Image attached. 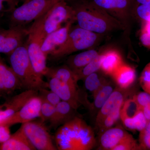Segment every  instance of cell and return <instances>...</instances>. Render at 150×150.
Here are the masks:
<instances>
[{
    "label": "cell",
    "instance_id": "obj_29",
    "mask_svg": "<svg viewBox=\"0 0 150 150\" xmlns=\"http://www.w3.org/2000/svg\"><path fill=\"white\" fill-rule=\"evenodd\" d=\"M40 99L41 100V103L39 117L42 122L49 121L54 115L56 109V106H54L44 100L41 99V98Z\"/></svg>",
    "mask_w": 150,
    "mask_h": 150
},
{
    "label": "cell",
    "instance_id": "obj_12",
    "mask_svg": "<svg viewBox=\"0 0 150 150\" xmlns=\"http://www.w3.org/2000/svg\"><path fill=\"white\" fill-rule=\"evenodd\" d=\"M41 100L38 95L33 97L17 112L6 118L0 124L10 127L17 123L22 124L39 117Z\"/></svg>",
    "mask_w": 150,
    "mask_h": 150
},
{
    "label": "cell",
    "instance_id": "obj_17",
    "mask_svg": "<svg viewBox=\"0 0 150 150\" xmlns=\"http://www.w3.org/2000/svg\"><path fill=\"white\" fill-rule=\"evenodd\" d=\"M111 76L118 87L125 90L134 83L137 75L134 67L123 63Z\"/></svg>",
    "mask_w": 150,
    "mask_h": 150
},
{
    "label": "cell",
    "instance_id": "obj_24",
    "mask_svg": "<svg viewBox=\"0 0 150 150\" xmlns=\"http://www.w3.org/2000/svg\"><path fill=\"white\" fill-rule=\"evenodd\" d=\"M131 13L141 23L150 21V0H132Z\"/></svg>",
    "mask_w": 150,
    "mask_h": 150
},
{
    "label": "cell",
    "instance_id": "obj_33",
    "mask_svg": "<svg viewBox=\"0 0 150 150\" xmlns=\"http://www.w3.org/2000/svg\"><path fill=\"white\" fill-rule=\"evenodd\" d=\"M38 92H39V94H38V96L40 98L46 100L54 106H56L58 103L62 101L60 97L51 90H48L46 88H42Z\"/></svg>",
    "mask_w": 150,
    "mask_h": 150
},
{
    "label": "cell",
    "instance_id": "obj_18",
    "mask_svg": "<svg viewBox=\"0 0 150 150\" xmlns=\"http://www.w3.org/2000/svg\"><path fill=\"white\" fill-rule=\"evenodd\" d=\"M76 110L69 103L62 100L56 105L54 115L49 121L51 128L56 129L74 118Z\"/></svg>",
    "mask_w": 150,
    "mask_h": 150
},
{
    "label": "cell",
    "instance_id": "obj_5",
    "mask_svg": "<svg viewBox=\"0 0 150 150\" xmlns=\"http://www.w3.org/2000/svg\"><path fill=\"white\" fill-rule=\"evenodd\" d=\"M103 35L83 29L78 25L72 26L66 42L49 56L52 60L56 61L75 52L92 48L100 41Z\"/></svg>",
    "mask_w": 150,
    "mask_h": 150
},
{
    "label": "cell",
    "instance_id": "obj_6",
    "mask_svg": "<svg viewBox=\"0 0 150 150\" xmlns=\"http://www.w3.org/2000/svg\"><path fill=\"white\" fill-rule=\"evenodd\" d=\"M69 0H25L10 13L9 27L25 25L39 18L59 2Z\"/></svg>",
    "mask_w": 150,
    "mask_h": 150
},
{
    "label": "cell",
    "instance_id": "obj_10",
    "mask_svg": "<svg viewBox=\"0 0 150 150\" xmlns=\"http://www.w3.org/2000/svg\"><path fill=\"white\" fill-rule=\"evenodd\" d=\"M28 34L25 26H12L7 29L0 28V54L9 55L25 43Z\"/></svg>",
    "mask_w": 150,
    "mask_h": 150
},
{
    "label": "cell",
    "instance_id": "obj_1",
    "mask_svg": "<svg viewBox=\"0 0 150 150\" xmlns=\"http://www.w3.org/2000/svg\"><path fill=\"white\" fill-rule=\"evenodd\" d=\"M69 2L74 11L77 25L83 29L102 35L125 30L118 20L89 0H69Z\"/></svg>",
    "mask_w": 150,
    "mask_h": 150
},
{
    "label": "cell",
    "instance_id": "obj_20",
    "mask_svg": "<svg viewBox=\"0 0 150 150\" xmlns=\"http://www.w3.org/2000/svg\"><path fill=\"white\" fill-rule=\"evenodd\" d=\"M38 94V91L33 90H25V91L12 97L8 100L0 108L7 110L12 115L23 107L28 101Z\"/></svg>",
    "mask_w": 150,
    "mask_h": 150
},
{
    "label": "cell",
    "instance_id": "obj_26",
    "mask_svg": "<svg viewBox=\"0 0 150 150\" xmlns=\"http://www.w3.org/2000/svg\"><path fill=\"white\" fill-rule=\"evenodd\" d=\"M103 54H99L90 63L81 69L76 72V74L78 81L84 80L85 78L100 69Z\"/></svg>",
    "mask_w": 150,
    "mask_h": 150
},
{
    "label": "cell",
    "instance_id": "obj_28",
    "mask_svg": "<svg viewBox=\"0 0 150 150\" xmlns=\"http://www.w3.org/2000/svg\"><path fill=\"white\" fill-rule=\"evenodd\" d=\"M121 108L122 106L116 108L103 119L98 128L101 133L107 129L113 127L120 118Z\"/></svg>",
    "mask_w": 150,
    "mask_h": 150
},
{
    "label": "cell",
    "instance_id": "obj_21",
    "mask_svg": "<svg viewBox=\"0 0 150 150\" xmlns=\"http://www.w3.org/2000/svg\"><path fill=\"white\" fill-rule=\"evenodd\" d=\"M99 54L98 51L93 48L87 49L70 56L67 59V65L75 72L86 67Z\"/></svg>",
    "mask_w": 150,
    "mask_h": 150
},
{
    "label": "cell",
    "instance_id": "obj_39",
    "mask_svg": "<svg viewBox=\"0 0 150 150\" xmlns=\"http://www.w3.org/2000/svg\"><path fill=\"white\" fill-rule=\"evenodd\" d=\"M4 14H0V19L2 17Z\"/></svg>",
    "mask_w": 150,
    "mask_h": 150
},
{
    "label": "cell",
    "instance_id": "obj_30",
    "mask_svg": "<svg viewBox=\"0 0 150 150\" xmlns=\"http://www.w3.org/2000/svg\"><path fill=\"white\" fill-rule=\"evenodd\" d=\"M139 132V144L141 150H150V120Z\"/></svg>",
    "mask_w": 150,
    "mask_h": 150
},
{
    "label": "cell",
    "instance_id": "obj_14",
    "mask_svg": "<svg viewBox=\"0 0 150 150\" xmlns=\"http://www.w3.org/2000/svg\"><path fill=\"white\" fill-rule=\"evenodd\" d=\"M22 84L12 68L0 55V96L23 88Z\"/></svg>",
    "mask_w": 150,
    "mask_h": 150
},
{
    "label": "cell",
    "instance_id": "obj_2",
    "mask_svg": "<svg viewBox=\"0 0 150 150\" xmlns=\"http://www.w3.org/2000/svg\"><path fill=\"white\" fill-rule=\"evenodd\" d=\"M55 141L59 150H91L96 143L91 127L77 116L60 126L55 134Z\"/></svg>",
    "mask_w": 150,
    "mask_h": 150
},
{
    "label": "cell",
    "instance_id": "obj_23",
    "mask_svg": "<svg viewBox=\"0 0 150 150\" xmlns=\"http://www.w3.org/2000/svg\"><path fill=\"white\" fill-rule=\"evenodd\" d=\"M45 76L49 79L57 78L65 82L78 85V80L76 74L67 65L58 67H48Z\"/></svg>",
    "mask_w": 150,
    "mask_h": 150
},
{
    "label": "cell",
    "instance_id": "obj_31",
    "mask_svg": "<svg viewBox=\"0 0 150 150\" xmlns=\"http://www.w3.org/2000/svg\"><path fill=\"white\" fill-rule=\"evenodd\" d=\"M112 150H141L139 143L130 135Z\"/></svg>",
    "mask_w": 150,
    "mask_h": 150
},
{
    "label": "cell",
    "instance_id": "obj_38",
    "mask_svg": "<svg viewBox=\"0 0 150 150\" xmlns=\"http://www.w3.org/2000/svg\"><path fill=\"white\" fill-rule=\"evenodd\" d=\"M142 110L144 115L148 121L150 120V104L142 108Z\"/></svg>",
    "mask_w": 150,
    "mask_h": 150
},
{
    "label": "cell",
    "instance_id": "obj_35",
    "mask_svg": "<svg viewBox=\"0 0 150 150\" xmlns=\"http://www.w3.org/2000/svg\"><path fill=\"white\" fill-rule=\"evenodd\" d=\"M20 0H0V14L13 11L18 6Z\"/></svg>",
    "mask_w": 150,
    "mask_h": 150
},
{
    "label": "cell",
    "instance_id": "obj_11",
    "mask_svg": "<svg viewBox=\"0 0 150 150\" xmlns=\"http://www.w3.org/2000/svg\"><path fill=\"white\" fill-rule=\"evenodd\" d=\"M48 88L54 91L62 100L69 103L77 110L82 104V98L78 85L65 82L56 78L49 79Z\"/></svg>",
    "mask_w": 150,
    "mask_h": 150
},
{
    "label": "cell",
    "instance_id": "obj_34",
    "mask_svg": "<svg viewBox=\"0 0 150 150\" xmlns=\"http://www.w3.org/2000/svg\"><path fill=\"white\" fill-rule=\"evenodd\" d=\"M139 82L144 91L150 94V62L145 66L142 71Z\"/></svg>",
    "mask_w": 150,
    "mask_h": 150
},
{
    "label": "cell",
    "instance_id": "obj_9",
    "mask_svg": "<svg viewBox=\"0 0 150 150\" xmlns=\"http://www.w3.org/2000/svg\"><path fill=\"white\" fill-rule=\"evenodd\" d=\"M118 20L125 27L130 28L132 19L131 13L132 0H89Z\"/></svg>",
    "mask_w": 150,
    "mask_h": 150
},
{
    "label": "cell",
    "instance_id": "obj_3",
    "mask_svg": "<svg viewBox=\"0 0 150 150\" xmlns=\"http://www.w3.org/2000/svg\"><path fill=\"white\" fill-rule=\"evenodd\" d=\"M11 67L26 90L38 91L48 88V82L38 74L32 64L28 53L25 42L8 55Z\"/></svg>",
    "mask_w": 150,
    "mask_h": 150
},
{
    "label": "cell",
    "instance_id": "obj_36",
    "mask_svg": "<svg viewBox=\"0 0 150 150\" xmlns=\"http://www.w3.org/2000/svg\"><path fill=\"white\" fill-rule=\"evenodd\" d=\"M133 99L140 109L150 104V94L144 91L134 96Z\"/></svg>",
    "mask_w": 150,
    "mask_h": 150
},
{
    "label": "cell",
    "instance_id": "obj_37",
    "mask_svg": "<svg viewBox=\"0 0 150 150\" xmlns=\"http://www.w3.org/2000/svg\"><path fill=\"white\" fill-rule=\"evenodd\" d=\"M9 128L8 126H0V143L6 142L11 137Z\"/></svg>",
    "mask_w": 150,
    "mask_h": 150
},
{
    "label": "cell",
    "instance_id": "obj_19",
    "mask_svg": "<svg viewBox=\"0 0 150 150\" xmlns=\"http://www.w3.org/2000/svg\"><path fill=\"white\" fill-rule=\"evenodd\" d=\"M20 128L8 139L0 143V150H35Z\"/></svg>",
    "mask_w": 150,
    "mask_h": 150
},
{
    "label": "cell",
    "instance_id": "obj_22",
    "mask_svg": "<svg viewBox=\"0 0 150 150\" xmlns=\"http://www.w3.org/2000/svg\"><path fill=\"white\" fill-rule=\"evenodd\" d=\"M103 54L100 69L105 74L111 76L123 64L122 56L115 50L105 51Z\"/></svg>",
    "mask_w": 150,
    "mask_h": 150
},
{
    "label": "cell",
    "instance_id": "obj_4",
    "mask_svg": "<svg viewBox=\"0 0 150 150\" xmlns=\"http://www.w3.org/2000/svg\"><path fill=\"white\" fill-rule=\"evenodd\" d=\"M70 21L76 22L75 12L69 1L57 3L31 25L37 30L43 40Z\"/></svg>",
    "mask_w": 150,
    "mask_h": 150
},
{
    "label": "cell",
    "instance_id": "obj_16",
    "mask_svg": "<svg viewBox=\"0 0 150 150\" xmlns=\"http://www.w3.org/2000/svg\"><path fill=\"white\" fill-rule=\"evenodd\" d=\"M130 135L120 126L111 127L102 133L100 139V148L102 150H112Z\"/></svg>",
    "mask_w": 150,
    "mask_h": 150
},
{
    "label": "cell",
    "instance_id": "obj_32",
    "mask_svg": "<svg viewBox=\"0 0 150 150\" xmlns=\"http://www.w3.org/2000/svg\"><path fill=\"white\" fill-rule=\"evenodd\" d=\"M139 40L143 46L150 49V21L142 23Z\"/></svg>",
    "mask_w": 150,
    "mask_h": 150
},
{
    "label": "cell",
    "instance_id": "obj_27",
    "mask_svg": "<svg viewBox=\"0 0 150 150\" xmlns=\"http://www.w3.org/2000/svg\"><path fill=\"white\" fill-rule=\"evenodd\" d=\"M86 88L94 95L104 83L106 79L97 72L89 75L84 80Z\"/></svg>",
    "mask_w": 150,
    "mask_h": 150
},
{
    "label": "cell",
    "instance_id": "obj_25",
    "mask_svg": "<svg viewBox=\"0 0 150 150\" xmlns=\"http://www.w3.org/2000/svg\"><path fill=\"white\" fill-rule=\"evenodd\" d=\"M115 88L113 84L106 80L99 90L93 96V102L89 105L91 110H97L98 112Z\"/></svg>",
    "mask_w": 150,
    "mask_h": 150
},
{
    "label": "cell",
    "instance_id": "obj_15",
    "mask_svg": "<svg viewBox=\"0 0 150 150\" xmlns=\"http://www.w3.org/2000/svg\"><path fill=\"white\" fill-rule=\"evenodd\" d=\"M124 90L119 87L115 88L109 98L98 110L96 120V126L97 129L107 115L118 108L122 106L126 96Z\"/></svg>",
    "mask_w": 150,
    "mask_h": 150
},
{
    "label": "cell",
    "instance_id": "obj_13",
    "mask_svg": "<svg viewBox=\"0 0 150 150\" xmlns=\"http://www.w3.org/2000/svg\"><path fill=\"white\" fill-rule=\"evenodd\" d=\"M74 21H70L64 26L47 35L43 40L41 50L45 56H48L66 42Z\"/></svg>",
    "mask_w": 150,
    "mask_h": 150
},
{
    "label": "cell",
    "instance_id": "obj_8",
    "mask_svg": "<svg viewBox=\"0 0 150 150\" xmlns=\"http://www.w3.org/2000/svg\"><path fill=\"white\" fill-rule=\"evenodd\" d=\"M43 40L37 30L30 27L28 28V36L25 41L28 56L35 71L42 77L45 76L48 69L47 57L41 50Z\"/></svg>",
    "mask_w": 150,
    "mask_h": 150
},
{
    "label": "cell",
    "instance_id": "obj_7",
    "mask_svg": "<svg viewBox=\"0 0 150 150\" xmlns=\"http://www.w3.org/2000/svg\"><path fill=\"white\" fill-rule=\"evenodd\" d=\"M43 123L32 120L23 123L20 128L35 149L57 150Z\"/></svg>",
    "mask_w": 150,
    "mask_h": 150
}]
</instances>
